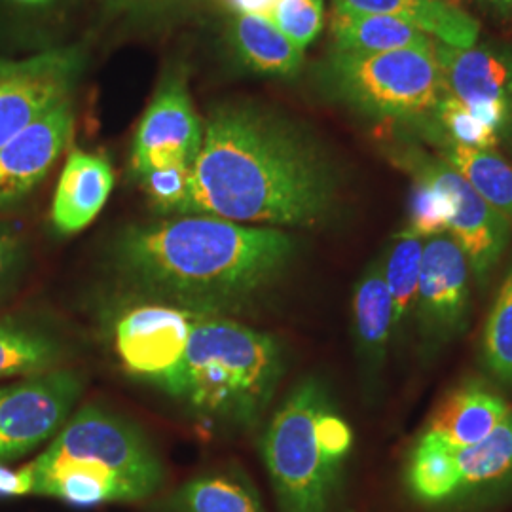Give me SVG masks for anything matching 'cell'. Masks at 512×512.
I'll use <instances>...</instances> for the list:
<instances>
[{
	"label": "cell",
	"mask_w": 512,
	"mask_h": 512,
	"mask_svg": "<svg viewBox=\"0 0 512 512\" xmlns=\"http://www.w3.org/2000/svg\"><path fill=\"white\" fill-rule=\"evenodd\" d=\"M503 141L509 145L512 152V103H511V114H509V122H507V128H505V133H503Z\"/></svg>",
	"instance_id": "35"
},
{
	"label": "cell",
	"mask_w": 512,
	"mask_h": 512,
	"mask_svg": "<svg viewBox=\"0 0 512 512\" xmlns=\"http://www.w3.org/2000/svg\"><path fill=\"white\" fill-rule=\"evenodd\" d=\"M268 18L294 46L306 50L323 31L325 4L323 0H277Z\"/></svg>",
	"instance_id": "28"
},
{
	"label": "cell",
	"mask_w": 512,
	"mask_h": 512,
	"mask_svg": "<svg viewBox=\"0 0 512 512\" xmlns=\"http://www.w3.org/2000/svg\"><path fill=\"white\" fill-rule=\"evenodd\" d=\"M158 512H266L253 480L239 465H222L188 478L162 499Z\"/></svg>",
	"instance_id": "20"
},
{
	"label": "cell",
	"mask_w": 512,
	"mask_h": 512,
	"mask_svg": "<svg viewBox=\"0 0 512 512\" xmlns=\"http://www.w3.org/2000/svg\"><path fill=\"white\" fill-rule=\"evenodd\" d=\"M334 52L376 54L391 50H435L437 42L401 19L380 14L334 12L330 18Z\"/></svg>",
	"instance_id": "22"
},
{
	"label": "cell",
	"mask_w": 512,
	"mask_h": 512,
	"mask_svg": "<svg viewBox=\"0 0 512 512\" xmlns=\"http://www.w3.org/2000/svg\"><path fill=\"white\" fill-rule=\"evenodd\" d=\"M285 368V351L272 334L232 317L198 315L179 403L207 425L255 429L274 401Z\"/></svg>",
	"instance_id": "5"
},
{
	"label": "cell",
	"mask_w": 512,
	"mask_h": 512,
	"mask_svg": "<svg viewBox=\"0 0 512 512\" xmlns=\"http://www.w3.org/2000/svg\"><path fill=\"white\" fill-rule=\"evenodd\" d=\"M423 241L403 228L380 255L385 285L393 302V344L399 348L408 344L414 330Z\"/></svg>",
	"instance_id": "23"
},
{
	"label": "cell",
	"mask_w": 512,
	"mask_h": 512,
	"mask_svg": "<svg viewBox=\"0 0 512 512\" xmlns=\"http://www.w3.org/2000/svg\"><path fill=\"white\" fill-rule=\"evenodd\" d=\"M33 495L73 507L147 501L164 484V465L147 435L124 416L86 404L27 465Z\"/></svg>",
	"instance_id": "3"
},
{
	"label": "cell",
	"mask_w": 512,
	"mask_h": 512,
	"mask_svg": "<svg viewBox=\"0 0 512 512\" xmlns=\"http://www.w3.org/2000/svg\"><path fill=\"white\" fill-rule=\"evenodd\" d=\"M332 10L401 19L450 48H469L480 35L478 19L448 0H332Z\"/></svg>",
	"instance_id": "19"
},
{
	"label": "cell",
	"mask_w": 512,
	"mask_h": 512,
	"mask_svg": "<svg viewBox=\"0 0 512 512\" xmlns=\"http://www.w3.org/2000/svg\"><path fill=\"white\" fill-rule=\"evenodd\" d=\"M198 313L139 298L114 319V349L120 365L141 384L179 401L184 363Z\"/></svg>",
	"instance_id": "7"
},
{
	"label": "cell",
	"mask_w": 512,
	"mask_h": 512,
	"mask_svg": "<svg viewBox=\"0 0 512 512\" xmlns=\"http://www.w3.org/2000/svg\"><path fill=\"white\" fill-rule=\"evenodd\" d=\"M482 365L495 384L512 389V262L482 332Z\"/></svg>",
	"instance_id": "26"
},
{
	"label": "cell",
	"mask_w": 512,
	"mask_h": 512,
	"mask_svg": "<svg viewBox=\"0 0 512 512\" xmlns=\"http://www.w3.org/2000/svg\"><path fill=\"white\" fill-rule=\"evenodd\" d=\"M448 2L456 4L459 8H463V4H469L497 18L512 16V0H448Z\"/></svg>",
	"instance_id": "32"
},
{
	"label": "cell",
	"mask_w": 512,
	"mask_h": 512,
	"mask_svg": "<svg viewBox=\"0 0 512 512\" xmlns=\"http://www.w3.org/2000/svg\"><path fill=\"white\" fill-rule=\"evenodd\" d=\"M511 414L512 404L497 384L465 378L440 399L418 439L456 452L488 439Z\"/></svg>",
	"instance_id": "13"
},
{
	"label": "cell",
	"mask_w": 512,
	"mask_h": 512,
	"mask_svg": "<svg viewBox=\"0 0 512 512\" xmlns=\"http://www.w3.org/2000/svg\"><path fill=\"white\" fill-rule=\"evenodd\" d=\"M192 167H167L139 177L148 200L164 215H179L188 196Z\"/></svg>",
	"instance_id": "29"
},
{
	"label": "cell",
	"mask_w": 512,
	"mask_h": 512,
	"mask_svg": "<svg viewBox=\"0 0 512 512\" xmlns=\"http://www.w3.org/2000/svg\"><path fill=\"white\" fill-rule=\"evenodd\" d=\"M355 435L330 387L302 378L268 421L260 458L279 512H349L346 476Z\"/></svg>",
	"instance_id": "4"
},
{
	"label": "cell",
	"mask_w": 512,
	"mask_h": 512,
	"mask_svg": "<svg viewBox=\"0 0 512 512\" xmlns=\"http://www.w3.org/2000/svg\"><path fill=\"white\" fill-rule=\"evenodd\" d=\"M228 37L239 61L262 76L294 78L304 65V50L294 46L266 16L236 14L230 19Z\"/></svg>",
	"instance_id": "21"
},
{
	"label": "cell",
	"mask_w": 512,
	"mask_h": 512,
	"mask_svg": "<svg viewBox=\"0 0 512 512\" xmlns=\"http://www.w3.org/2000/svg\"><path fill=\"white\" fill-rule=\"evenodd\" d=\"M33 490L31 473L27 465L18 471L8 469L4 463H0V497H18L29 495Z\"/></svg>",
	"instance_id": "31"
},
{
	"label": "cell",
	"mask_w": 512,
	"mask_h": 512,
	"mask_svg": "<svg viewBox=\"0 0 512 512\" xmlns=\"http://www.w3.org/2000/svg\"><path fill=\"white\" fill-rule=\"evenodd\" d=\"M82 378L67 368L0 385V463L23 458L54 439L73 416Z\"/></svg>",
	"instance_id": "9"
},
{
	"label": "cell",
	"mask_w": 512,
	"mask_h": 512,
	"mask_svg": "<svg viewBox=\"0 0 512 512\" xmlns=\"http://www.w3.org/2000/svg\"><path fill=\"white\" fill-rule=\"evenodd\" d=\"M73 129L69 99L0 148V207L19 202L46 179Z\"/></svg>",
	"instance_id": "14"
},
{
	"label": "cell",
	"mask_w": 512,
	"mask_h": 512,
	"mask_svg": "<svg viewBox=\"0 0 512 512\" xmlns=\"http://www.w3.org/2000/svg\"><path fill=\"white\" fill-rule=\"evenodd\" d=\"M439 156L475 188L476 194L512 226V164L495 150L440 141Z\"/></svg>",
	"instance_id": "25"
},
{
	"label": "cell",
	"mask_w": 512,
	"mask_h": 512,
	"mask_svg": "<svg viewBox=\"0 0 512 512\" xmlns=\"http://www.w3.org/2000/svg\"><path fill=\"white\" fill-rule=\"evenodd\" d=\"M25 262V243L16 228L0 222V291L8 289L21 274Z\"/></svg>",
	"instance_id": "30"
},
{
	"label": "cell",
	"mask_w": 512,
	"mask_h": 512,
	"mask_svg": "<svg viewBox=\"0 0 512 512\" xmlns=\"http://www.w3.org/2000/svg\"><path fill=\"white\" fill-rule=\"evenodd\" d=\"M452 465V490L440 512H484L512 497V414L488 439L452 452Z\"/></svg>",
	"instance_id": "15"
},
{
	"label": "cell",
	"mask_w": 512,
	"mask_h": 512,
	"mask_svg": "<svg viewBox=\"0 0 512 512\" xmlns=\"http://www.w3.org/2000/svg\"><path fill=\"white\" fill-rule=\"evenodd\" d=\"M473 272L465 253L448 234L423 241L414 334L423 363L463 336L471 323Z\"/></svg>",
	"instance_id": "8"
},
{
	"label": "cell",
	"mask_w": 512,
	"mask_h": 512,
	"mask_svg": "<svg viewBox=\"0 0 512 512\" xmlns=\"http://www.w3.org/2000/svg\"><path fill=\"white\" fill-rule=\"evenodd\" d=\"M298 247L281 228L175 215L126 228L112 243L110 264L137 298L230 317L274 289Z\"/></svg>",
	"instance_id": "2"
},
{
	"label": "cell",
	"mask_w": 512,
	"mask_h": 512,
	"mask_svg": "<svg viewBox=\"0 0 512 512\" xmlns=\"http://www.w3.org/2000/svg\"><path fill=\"white\" fill-rule=\"evenodd\" d=\"M234 14H256V16H270L277 0H224Z\"/></svg>",
	"instance_id": "33"
},
{
	"label": "cell",
	"mask_w": 512,
	"mask_h": 512,
	"mask_svg": "<svg viewBox=\"0 0 512 512\" xmlns=\"http://www.w3.org/2000/svg\"><path fill=\"white\" fill-rule=\"evenodd\" d=\"M440 71L450 95L465 107L512 103V44L486 42L469 48L437 44Z\"/></svg>",
	"instance_id": "17"
},
{
	"label": "cell",
	"mask_w": 512,
	"mask_h": 512,
	"mask_svg": "<svg viewBox=\"0 0 512 512\" xmlns=\"http://www.w3.org/2000/svg\"><path fill=\"white\" fill-rule=\"evenodd\" d=\"M202 143V120L186 84L179 76H169L135 131L131 171L139 179L167 167H192Z\"/></svg>",
	"instance_id": "11"
},
{
	"label": "cell",
	"mask_w": 512,
	"mask_h": 512,
	"mask_svg": "<svg viewBox=\"0 0 512 512\" xmlns=\"http://www.w3.org/2000/svg\"><path fill=\"white\" fill-rule=\"evenodd\" d=\"M340 200V173L308 131L256 105L211 112L179 215L315 228Z\"/></svg>",
	"instance_id": "1"
},
{
	"label": "cell",
	"mask_w": 512,
	"mask_h": 512,
	"mask_svg": "<svg viewBox=\"0 0 512 512\" xmlns=\"http://www.w3.org/2000/svg\"><path fill=\"white\" fill-rule=\"evenodd\" d=\"M435 169L456 200V213L450 220L446 234L465 253L473 272V281L478 289L484 291L488 289L495 268L509 249L512 226L440 156L435 158Z\"/></svg>",
	"instance_id": "12"
},
{
	"label": "cell",
	"mask_w": 512,
	"mask_h": 512,
	"mask_svg": "<svg viewBox=\"0 0 512 512\" xmlns=\"http://www.w3.org/2000/svg\"><path fill=\"white\" fill-rule=\"evenodd\" d=\"M63 357L65 346L50 330L21 319L0 321V380L52 372Z\"/></svg>",
	"instance_id": "24"
},
{
	"label": "cell",
	"mask_w": 512,
	"mask_h": 512,
	"mask_svg": "<svg viewBox=\"0 0 512 512\" xmlns=\"http://www.w3.org/2000/svg\"><path fill=\"white\" fill-rule=\"evenodd\" d=\"M6 2L21 8H44V6H50L54 0H6Z\"/></svg>",
	"instance_id": "34"
},
{
	"label": "cell",
	"mask_w": 512,
	"mask_h": 512,
	"mask_svg": "<svg viewBox=\"0 0 512 512\" xmlns=\"http://www.w3.org/2000/svg\"><path fill=\"white\" fill-rule=\"evenodd\" d=\"M351 329L366 399H376L393 346V302L385 285L380 256L366 266L355 283Z\"/></svg>",
	"instance_id": "16"
},
{
	"label": "cell",
	"mask_w": 512,
	"mask_h": 512,
	"mask_svg": "<svg viewBox=\"0 0 512 512\" xmlns=\"http://www.w3.org/2000/svg\"><path fill=\"white\" fill-rule=\"evenodd\" d=\"M84 71L78 48H55L25 59L0 57V148L71 99Z\"/></svg>",
	"instance_id": "10"
},
{
	"label": "cell",
	"mask_w": 512,
	"mask_h": 512,
	"mask_svg": "<svg viewBox=\"0 0 512 512\" xmlns=\"http://www.w3.org/2000/svg\"><path fill=\"white\" fill-rule=\"evenodd\" d=\"M114 186L109 160L99 154L74 150L55 188L50 219L55 232L74 236L101 213Z\"/></svg>",
	"instance_id": "18"
},
{
	"label": "cell",
	"mask_w": 512,
	"mask_h": 512,
	"mask_svg": "<svg viewBox=\"0 0 512 512\" xmlns=\"http://www.w3.org/2000/svg\"><path fill=\"white\" fill-rule=\"evenodd\" d=\"M435 120L446 135L444 139L458 143L461 147L495 150L503 143L497 131L478 122L473 112L450 93L442 97L435 110Z\"/></svg>",
	"instance_id": "27"
},
{
	"label": "cell",
	"mask_w": 512,
	"mask_h": 512,
	"mask_svg": "<svg viewBox=\"0 0 512 512\" xmlns=\"http://www.w3.org/2000/svg\"><path fill=\"white\" fill-rule=\"evenodd\" d=\"M319 74L334 99L385 122L435 118V110L448 93L437 48L376 54L332 52Z\"/></svg>",
	"instance_id": "6"
}]
</instances>
